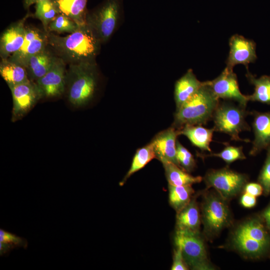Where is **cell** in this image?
Instances as JSON below:
<instances>
[{
    "instance_id": "cell-1",
    "label": "cell",
    "mask_w": 270,
    "mask_h": 270,
    "mask_svg": "<svg viewBox=\"0 0 270 270\" xmlns=\"http://www.w3.org/2000/svg\"><path fill=\"white\" fill-rule=\"evenodd\" d=\"M48 39L62 59L72 64L94 60L101 43L87 24L67 36L50 34Z\"/></svg>"
},
{
    "instance_id": "cell-2",
    "label": "cell",
    "mask_w": 270,
    "mask_h": 270,
    "mask_svg": "<svg viewBox=\"0 0 270 270\" xmlns=\"http://www.w3.org/2000/svg\"><path fill=\"white\" fill-rule=\"evenodd\" d=\"M219 103L220 99L203 82L200 89L176 110L172 126L179 129L186 125L206 124L212 119Z\"/></svg>"
},
{
    "instance_id": "cell-3",
    "label": "cell",
    "mask_w": 270,
    "mask_h": 270,
    "mask_svg": "<svg viewBox=\"0 0 270 270\" xmlns=\"http://www.w3.org/2000/svg\"><path fill=\"white\" fill-rule=\"evenodd\" d=\"M94 60L72 64L66 74L68 98L76 106L86 104L93 98L97 86Z\"/></svg>"
},
{
    "instance_id": "cell-4",
    "label": "cell",
    "mask_w": 270,
    "mask_h": 270,
    "mask_svg": "<svg viewBox=\"0 0 270 270\" xmlns=\"http://www.w3.org/2000/svg\"><path fill=\"white\" fill-rule=\"evenodd\" d=\"M246 108L227 102H220L212 118L214 130L227 134L232 140L250 142L248 139L240 137L241 132L250 130L246 120L248 114Z\"/></svg>"
},
{
    "instance_id": "cell-5",
    "label": "cell",
    "mask_w": 270,
    "mask_h": 270,
    "mask_svg": "<svg viewBox=\"0 0 270 270\" xmlns=\"http://www.w3.org/2000/svg\"><path fill=\"white\" fill-rule=\"evenodd\" d=\"M120 0H106L100 6L87 14V25L100 41L106 42L117 26L120 12Z\"/></svg>"
},
{
    "instance_id": "cell-6",
    "label": "cell",
    "mask_w": 270,
    "mask_h": 270,
    "mask_svg": "<svg viewBox=\"0 0 270 270\" xmlns=\"http://www.w3.org/2000/svg\"><path fill=\"white\" fill-rule=\"evenodd\" d=\"M176 246L179 247L188 268L196 270L212 269L208 258L204 243L199 234L176 230L174 236Z\"/></svg>"
},
{
    "instance_id": "cell-7",
    "label": "cell",
    "mask_w": 270,
    "mask_h": 270,
    "mask_svg": "<svg viewBox=\"0 0 270 270\" xmlns=\"http://www.w3.org/2000/svg\"><path fill=\"white\" fill-rule=\"evenodd\" d=\"M207 187L214 188L224 199L238 194L244 187L247 176L228 168L212 170L204 178Z\"/></svg>"
},
{
    "instance_id": "cell-8",
    "label": "cell",
    "mask_w": 270,
    "mask_h": 270,
    "mask_svg": "<svg viewBox=\"0 0 270 270\" xmlns=\"http://www.w3.org/2000/svg\"><path fill=\"white\" fill-rule=\"evenodd\" d=\"M202 219L206 234L214 236L226 226L230 220V213L224 198L222 196L210 195L204 200Z\"/></svg>"
},
{
    "instance_id": "cell-9",
    "label": "cell",
    "mask_w": 270,
    "mask_h": 270,
    "mask_svg": "<svg viewBox=\"0 0 270 270\" xmlns=\"http://www.w3.org/2000/svg\"><path fill=\"white\" fill-rule=\"evenodd\" d=\"M9 88L13 100L12 118L13 122L23 117L42 97L37 84L30 80Z\"/></svg>"
},
{
    "instance_id": "cell-10",
    "label": "cell",
    "mask_w": 270,
    "mask_h": 270,
    "mask_svg": "<svg viewBox=\"0 0 270 270\" xmlns=\"http://www.w3.org/2000/svg\"><path fill=\"white\" fill-rule=\"evenodd\" d=\"M206 82L219 99L234 100L246 108L248 102L247 96L240 92L233 70L226 68L217 78Z\"/></svg>"
},
{
    "instance_id": "cell-11",
    "label": "cell",
    "mask_w": 270,
    "mask_h": 270,
    "mask_svg": "<svg viewBox=\"0 0 270 270\" xmlns=\"http://www.w3.org/2000/svg\"><path fill=\"white\" fill-rule=\"evenodd\" d=\"M66 74L62 58H54L50 70L37 80L36 84L42 96L55 97L61 95L65 89Z\"/></svg>"
},
{
    "instance_id": "cell-12",
    "label": "cell",
    "mask_w": 270,
    "mask_h": 270,
    "mask_svg": "<svg viewBox=\"0 0 270 270\" xmlns=\"http://www.w3.org/2000/svg\"><path fill=\"white\" fill-rule=\"evenodd\" d=\"M230 52L226 62V68L233 70L238 64H242L248 68V64L256 61V44L251 40L236 34L229 40Z\"/></svg>"
},
{
    "instance_id": "cell-13",
    "label": "cell",
    "mask_w": 270,
    "mask_h": 270,
    "mask_svg": "<svg viewBox=\"0 0 270 270\" xmlns=\"http://www.w3.org/2000/svg\"><path fill=\"white\" fill-rule=\"evenodd\" d=\"M179 135L178 130L172 126L160 132L152 138L151 142L156 158L162 164L172 162L180 167L176 157V138Z\"/></svg>"
},
{
    "instance_id": "cell-14",
    "label": "cell",
    "mask_w": 270,
    "mask_h": 270,
    "mask_svg": "<svg viewBox=\"0 0 270 270\" xmlns=\"http://www.w3.org/2000/svg\"><path fill=\"white\" fill-rule=\"evenodd\" d=\"M251 114L254 139L250 155L256 156L270 146V112L254 111Z\"/></svg>"
},
{
    "instance_id": "cell-15",
    "label": "cell",
    "mask_w": 270,
    "mask_h": 270,
    "mask_svg": "<svg viewBox=\"0 0 270 270\" xmlns=\"http://www.w3.org/2000/svg\"><path fill=\"white\" fill-rule=\"evenodd\" d=\"M46 39L36 30L26 29L24 43L19 50L12 54L11 60L25 67L30 56L44 50Z\"/></svg>"
},
{
    "instance_id": "cell-16",
    "label": "cell",
    "mask_w": 270,
    "mask_h": 270,
    "mask_svg": "<svg viewBox=\"0 0 270 270\" xmlns=\"http://www.w3.org/2000/svg\"><path fill=\"white\" fill-rule=\"evenodd\" d=\"M27 16L7 28L0 38V55L2 58L19 50L24 38L26 28L24 23Z\"/></svg>"
},
{
    "instance_id": "cell-17",
    "label": "cell",
    "mask_w": 270,
    "mask_h": 270,
    "mask_svg": "<svg viewBox=\"0 0 270 270\" xmlns=\"http://www.w3.org/2000/svg\"><path fill=\"white\" fill-rule=\"evenodd\" d=\"M203 82L198 80L192 70L187 72L176 82L174 96L176 110L194 95L202 86Z\"/></svg>"
},
{
    "instance_id": "cell-18",
    "label": "cell",
    "mask_w": 270,
    "mask_h": 270,
    "mask_svg": "<svg viewBox=\"0 0 270 270\" xmlns=\"http://www.w3.org/2000/svg\"><path fill=\"white\" fill-rule=\"evenodd\" d=\"M200 216L199 208L194 198L180 211L176 218V230L190 232L199 234Z\"/></svg>"
},
{
    "instance_id": "cell-19",
    "label": "cell",
    "mask_w": 270,
    "mask_h": 270,
    "mask_svg": "<svg viewBox=\"0 0 270 270\" xmlns=\"http://www.w3.org/2000/svg\"><path fill=\"white\" fill-rule=\"evenodd\" d=\"M177 130L180 135L187 137L194 146L201 150L212 152L210 145L215 132L214 128H207L202 125H186Z\"/></svg>"
},
{
    "instance_id": "cell-20",
    "label": "cell",
    "mask_w": 270,
    "mask_h": 270,
    "mask_svg": "<svg viewBox=\"0 0 270 270\" xmlns=\"http://www.w3.org/2000/svg\"><path fill=\"white\" fill-rule=\"evenodd\" d=\"M60 14H63L79 26L86 24L88 0H52Z\"/></svg>"
},
{
    "instance_id": "cell-21",
    "label": "cell",
    "mask_w": 270,
    "mask_h": 270,
    "mask_svg": "<svg viewBox=\"0 0 270 270\" xmlns=\"http://www.w3.org/2000/svg\"><path fill=\"white\" fill-rule=\"evenodd\" d=\"M0 74L8 86L30 80L24 66L6 58H2L0 63Z\"/></svg>"
},
{
    "instance_id": "cell-22",
    "label": "cell",
    "mask_w": 270,
    "mask_h": 270,
    "mask_svg": "<svg viewBox=\"0 0 270 270\" xmlns=\"http://www.w3.org/2000/svg\"><path fill=\"white\" fill-rule=\"evenodd\" d=\"M162 164L169 184L176 186H192L202 180L201 176H192L173 163L165 162Z\"/></svg>"
},
{
    "instance_id": "cell-23",
    "label": "cell",
    "mask_w": 270,
    "mask_h": 270,
    "mask_svg": "<svg viewBox=\"0 0 270 270\" xmlns=\"http://www.w3.org/2000/svg\"><path fill=\"white\" fill-rule=\"evenodd\" d=\"M232 242L236 249L243 254L250 256H260L268 246L248 236L237 229L234 234Z\"/></svg>"
},
{
    "instance_id": "cell-24",
    "label": "cell",
    "mask_w": 270,
    "mask_h": 270,
    "mask_svg": "<svg viewBox=\"0 0 270 270\" xmlns=\"http://www.w3.org/2000/svg\"><path fill=\"white\" fill-rule=\"evenodd\" d=\"M246 76L254 86V93L247 96L248 101L270 104V76L264 75L256 78L247 69Z\"/></svg>"
},
{
    "instance_id": "cell-25",
    "label": "cell",
    "mask_w": 270,
    "mask_h": 270,
    "mask_svg": "<svg viewBox=\"0 0 270 270\" xmlns=\"http://www.w3.org/2000/svg\"><path fill=\"white\" fill-rule=\"evenodd\" d=\"M54 58L44 50L30 56L26 62L25 67L28 68L31 76L37 80L50 70Z\"/></svg>"
},
{
    "instance_id": "cell-26",
    "label": "cell",
    "mask_w": 270,
    "mask_h": 270,
    "mask_svg": "<svg viewBox=\"0 0 270 270\" xmlns=\"http://www.w3.org/2000/svg\"><path fill=\"white\" fill-rule=\"evenodd\" d=\"M154 158H156V155L151 142L138 149L133 158L129 170L122 182H120V186L124 185L132 175L144 168Z\"/></svg>"
},
{
    "instance_id": "cell-27",
    "label": "cell",
    "mask_w": 270,
    "mask_h": 270,
    "mask_svg": "<svg viewBox=\"0 0 270 270\" xmlns=\"http://www.w3.org/2000/svg\"><path fill=\"white\" fill-rule=\"evenodd\" d=\"M168 190L170 204L176 213L190 202L194 193L192 186H176L168 184Z\"/></svg>"
},
{
    "instance_id": "cell-28",
    "label": "cell",
    "mask_w": 270,
    "mask_h": 270,
    "mask_svg": "<svg viewBox=\"0 0 270 270\" xmlns=\"http://www.w3.org/2000/svg\"><path fill=\"white\" fill-rule=\"evenodd\" d=\"M237 230L248 236L268 245L270 238L262 224L256 219L247 220L240 224Z\"/></svg>"
},
{
    "instance_id": "cell-29",
    "label": "cell",
    "mask_w": 270,
    "mask_h": 270,
    "mask_svg": "<svg viewBox=\"0 0 270 270\" xmlns=\"http://www.w3.org/2000/svg\"><path fill=\"white\" fill-rule=\"evenodd\" d=\"M28 242L24 238L16 236L3 229L0 230V255H8L16 248L26 249Z\"/></svg>"
},
{
    "instance_id": "cell-30",
    "label": "cell",
    "mask_w": 270,
    "mask_h": 270,
    "mask_svg": "<svg viewBox=\"0 0 270 270\" xmlns=\"http://www.w3.org/2000/svg\"><path fill=\"white\" fill-rule=\"evenodd\" d=\"M60 14L52 0H44L36 4L34 16L40 20L46 31L50 24Z\"/></svg>"
},
{
    "instance_id": "cell-31",
    "label": "cell",
    "mask_w": 270,
    "mask_h": 270,
    "mask_svg": "<svg viewBox=\"0 0 270 270\" xmlns=\"http://www.w3.org/2000/svg\"><path fill=\"white\" fill-rule=\"evenodd\" d=\"M202 157L214 156L222 158L226 164H230L238 160L246 158L243 152L242 147L230 146L226 144L225 148L220 152L202 155Z\"/></svg>"
},
{
    "instance_id": "cell-32",
    "label": "cell",
    "mask_w": 270,
    "mask_h": 270,
    "mask_svg": "<svg viewBox=\"0 0 270 270\" xmlns=\"http://www.w3.org/2000/svg\"><path fill=\"white\" fill-rule=\"evenodd\" d=\"M79 26L67 16L60 14L49 24L48 30L58 33H72L78 30Z\"/></svg>"
},
{
    "instance_id": "cell-33",
    "label": "cell",
    "mask_w": 270,
    "mask_h": 270,
    "mask_svg": "<svg viewBox=\"0 0 270 270\" xmlns=\"http://www.w3.org/2000/svg\"><path fill=\"white\" fill-rule=\"evenodd\" d=\"M176 157L180 167L187 172L192 171L196 166L192 154L179 141L176 142Z\"/></svg>"
},
{
    "instance_id": "cell-34",
    "label": "cell",
    "mask_w": 270,
    "mask_h": 270,
    "mask_svg": "<svg viewBox=\"0 0 270 270\" xmlns=\"http://www.w3.org/2000/svg\"><path fill=\"white\" fill-rule=\"evenodd\" d=\"M266 156L258 176V182L266 194L270 193V146L266 148Z\"/></svg>"
},
{
    "instance_id": "cell-35",
    "label": "cell",
    "mask_w": 270,
    "mask_h": 270,
    "mask_svg": "<svg viewBox=\"0 0 270 270\" xmlns=\"http://www.w3.org/2000/svg\"><path fill=\"white\" fill-rule=\"evenodd\" d=\"M188 268L184 260L180 248L178 246H176V248L174 252L173 262L171 270H188Z\"/></svg>"
},
{
    "instance_id": "cell-36",
    "label": "cell",
    "mask_w": 270,
    "mask_h": 270,
    "mask_svg": "<svg viewBox=\"0 0 270 270\" xmlns=\"http://www.w3.org/2000/svg\"><path fill=\"white\" fill-rule=\"evenodd\" d=\"M245 192L248 193L254 196H258L262 194L263 190L262 186L260 184L250 182L245 185Z\"/></svg>"
},
{
    "instance_id": "cell-37",
    "label": "cell",
    "mask_w": 270,
    "mask_h": 270,
    "mask_svg": "<svg viewBox=\"0 0 270 270\" xmlns=\"http://www.w3.org/2000/svg\"><path fill=\"white\" fill-rule=\"evenodd\" d=\"M240 202L244 207L250 208L256 205V198L252 195L245 192L241 198Z\"/></svg>"
},
{
    "instance_id": "cell-38",
    "label": "cell",
    "mask_w": 270,
    "mask_h": 270,
    "mask_svg": "<svg viewBox=\"0 0 270 270\" xmlns=\"http://www.w3.org/2000/svg\"><path fill=\"white\" fill-rule=\"evenodd\" d=\"M42 0H24V5L25 8H28L32 4Z\"/></svg>"
},
{
    "instance_id": "cell-39",
    "label": "cell",
    "mask_w": 270,
    "mask_h": 270,
    "mask_svg": "<svg viewBox=\"0 0 270 270\" xmlns=\"http://www.w3.org/2000/svg\"><path fill=\"white\" fill-rule=\"evenodd\" d=\"M263 216L265 219L267 226L270 231V212L264 210Z\"/></svg>"
},
{
    "instance_id": "cell-40",
    "label": "cell",
    "mask_w": 270,
    "mask_h": 270,
    "mask_svg": "<svg viewBox=\"0 0 270 270\" xmlns=\"http://www.w3.org/2000/svg\"><path fill=\"white\" fill-rule=\"evenodd\" d=\"M265 210H266V211L268 212H270V205L268 206V208H267Z\"/></svg>"
}]
</instances>
